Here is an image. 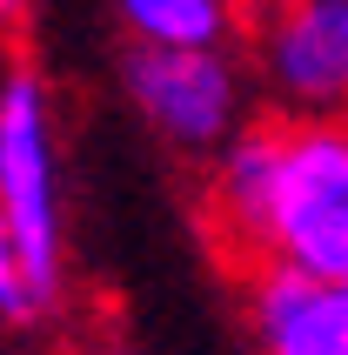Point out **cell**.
Instances as JSON below:
<instances>
[{
  "label": "cell",
  "mask_w": 348,
  "mask_h": 355,
  "mask_svg": "<svg viewBox=\"0 0 348 355\" xmlns=\"http://www.w3.org/2000/svg\"><path fill=\"white\" fill-rule=\"evenodd\" d=\"M134 47H228L241 14L234 0H114Z\"/></svg>",
  "instance_id": "obj_6"
},
{
  "label": "cell",
  "mask_w": 348,
  "mask_h": 355,
  "mask_svg": "<svg viewBox=\"0 0 348 355\" xmlns=\"http://www.w3.org/2000/svg\"><path fill=\"white\" fill-rule=\"evenodd\" d=\"M0 221L20 241L34 282L54 302L60 288V161H54V107L27 67L0 74Z\"/></svg>",
  "instance_id": "obj_3"
},
{
  "label": "cell",
  "mask_w": 348,
  "mask_h": 355,
  "mask_svg": "<svg viewBox=\"0 0 348 355\" xmlns=\"http://www.w3.org/2000/svg\"><path fill=\"white\" fill-rule=\"evenodd\" d=\"M248 329L261 355H348V275L248 268Z\"/></svg>",
  "instance_id": "obj_5"
},
{
  "label": "cell",
  "mask_w": 348,
  "mask_h": 355,
  "mask_svg": "<svg viewBox=\"0 0 348 355\" xmlns=\"http://www.w3.org/2000/svg\"><path fill=\"white\" fill-rule=\"evenodd\" d=\"M254 87L275 114H348V0H261Z\"/></svg>",
  "instance_id": "obj_4"
},
{
  "label": "cell",
  "mask_w": 348,
  "mask_h": 355,
  "mask_svg": "<svg viewBox=\"0 0 348 355\" xmlns=\"http://www.w3.org/2000/svg\"><path fill=\"white\" fill-rule=\"evenodd\" d=\"M208 221L241 268L348 275V114L241 128L208 161Z\"/></svg>",
  "instance_id": "obj_1"
},
{
  "label": "cell",
  "mask_w": 348,
  "mask_h": 355,
  "mask_svg": "<svg viewBox=\"0 0 348 355\" xmlns=\"http://www.w3.org/2000/svg\"><path fill=\"white\" fill-rule=\"evenodd\" d=\"M27 14V0H0V20H20Z\"/></svg>",
  "instance_id": "obj_8"
},
{
  "label": "cell",
  "mask_w": 348,
  "mask_h": 355,
  "mask_svg": "<svg viewBox=\"0 0 348 355\" xmlns=\"http://www.w3.org/2000/svg\"><path fill=\"white\" fill-rule=\"evenodd\" d=\"M128 94L174 155L214 161L248 128V74L228 47H128Z\"/></svg>",
  "instance_id": "obj_2"
},
{
  "label": "cell",
  "mask_w": 348,
  "mask_h": 355,
  "mask_svg": "<svg viewBox=\"0 0 348 355\" xmlns=\"http://www.w3.org/2000/svg\"><path fill=\"white\" fill-rule=\"evenodd\" d=\"M47 309V288L34 282V268H27V255H20V241L7 235V221H0V315L7 322H27Z\"/></svg>",
  "instance_id": "obj_7"
}]
</instances>
